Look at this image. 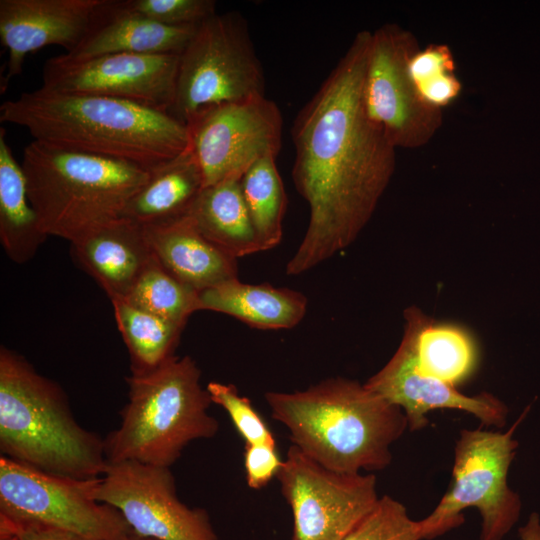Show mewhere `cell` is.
<instances>
[{
	"label": "cell",
	"mask_w": 540,
	"mask_h": 540,
	"mask_svg": "<svg viewBox=\"0 0 540 540\" xmlns=\"http://www.w3.org/2000/svg\"><path fill=\"white\" fill-rule=\"evenodd\" d=\"M372 32L357 33L291 128L292 179L309 222L287 275L303 274L351 245L395 170L396 148L368 117L363 84Z\"/></svg>",
	"instance_id": "6da1fadb"
},
{
	"label": "cell",
	"mask_w": 540,
	"mask_h": 540,
	"mask_svg": "<svg viewBox=\"0 0 540 540\" xmlns=\"http://www.w3.org/2000/svg\"><path fill=\"white\" fill-rule=\"evenodd\" d=\"M1 122L33 140L152 168L189 146L186 124L170 113L89 94L27 91L0 107Z\"/></svg>",
	"instance_id": "7a4b0ae2"
},
{
	"label": "cell",
	"mask_w": 540,
	"mask_h": 540,
	"mask_svg": "<svg viewBox=\"0 0 540 540\" xmlns=\"http://www.w3.org/2000/svg\"><path fill=\"white\" fill-rule=\"evenodd\" d=\"M292 445L322 467L347 474L382 471L391 445L408 429L403 410L365 384L335 377L305 390L265 394Z\"/></svg>",
	"instance_id": "3957f363"
},
{
	"label": "cell",
	"mask_w": 540,
	"mask_h": 540,
	"mask_svg": "<svg viewBox=\"0 0 540 540\" xmlns=\"http://www.w3.org/2000/svg\"><path fill=\"white\" fill-rule=\"evenodd\" d=\"M1 456L75 479L101 477L104 439L75 419L68 397L22 355L0 348Z\"/></svg>",
	"instance_id": "277c9868"
},
{
	"label": "cell",
	"mask_w": 540,
	"mask_h": 540,
	"mask_svg": "<svg viewBox=\"0 0 540 540\" xmlns=\"http://www.w3.org/2000/svg\"><path fill=\"white\" fill-rule=\"evenodd\" d=\"M190 356H174L159 367L126 377L128 402L120 425L104 438L108 463L136 461L169 467L192 441L216 435L219 423Z\"/></svg>",
	"instance_id": "5b68a950"
},
{
	"label": "cell",
	"mask_w": 540,
	"mask_h": 540,
	"mask_svg": "<svg viewBox=\"0 0 540 540\" xmlns=\"http://www.w3.org/2000/svg\"><path fill=\"white\" fill-rule=\"evenodd\" d=\"M21 164L43 230L70 243L121 218L149 176V169L130 162L36 140L25 147Z\"/></svg>",
	"instance_id": "8992f818"
},
{
	"label": "cell",
	"mask_w": 540,
	"mask_h": 540,
	"mask_svg": "<svg viewBox=\"0 0 540 540\" xmlns=\"http://www.w3.org/2000/svg\"><path fill=\"white\" fill-rule=\"evenodd\" d=\"M526 409L505 432L462 429L454 447L451 484L434 510L418 520L422 538L433 539L459 527L462 511L473 507L481 517L479 540H503L517 523L521 498L507 482L518 441L516 428Z\"/></svg>",
	"instance_id": "52a82bcc"
},
{
	"label": "cell",
	"mask_w": 540,
	"mask_h": 540,
	"mask_svg": "<svg viewBox=\"0 0 540 540\" xmlns=\"http://www.w3.org/2000/svg\"><path fill=\"white\" fill-rule=\"evenodd\" d=\"M265 78L243 16L216 13L199 24L180 54L169 113L186 124L197 111L265 95Z\"/></svg>",
	"instance_id": "ba28073f"
},
{
	"label": "cell",
	"mask_w": 540,
	"mask_h": 540,
	"mask_svg": "<svg viewBox=\"0 0 540 540\" xmlns=\"http://www.w3.org/2000/svg\"><path fill=\"white\" fill-rule=\"evenodd\" d=\"M99 480L58 476L0 456V514L84 540H125L133 532L124 517L95 498Z\"/></svg>",
	"instance_id": "9c48e42d"
},
{
	"label": "cell",
	"mask_w": 540,
	"mask_h": 540,
	"mask_svg": "<svg viewBox=\"0 0 540 540\" xmlns=\"http://www.w3.org/2000/svg\"><path fill=\"white\" fill-rule=\"evenodd\" d=\"M276 478L292 511L291 540H344L380 498L374 474L328 470L294 445Z\"/></svg>",
	"instance_id": "30bf717a"
},
{
	"label": "cell",
	"mask_w": 540,
	"mask_h": 540,
	"mask_svg": "<svg viewBox=\"0 0 540 540\" xmlns=\"http://www.w3.org/2000/svg\"><path fill=\"white\" fill-rule=\"evenodd\" d=\"M416 37L397 24L371 35L363 84L368 117L395 148L426 145L442 125V111L424 104L408 75L407 64L419 49Z\"/></svg>",
	"instance_id": "8fae6325"
},
{
	"label": "cell",
	"mask_w": 540,
	"mask_h": 540,
	"mask_svg": "<svg viewBox=\"0 0 540 540\" xmlns=\"http://www.w3.org/2000/svg\"><path fill=\"white\" fill-rule=\"evenodd\" d=\"M282 123L279 107L265 95L205 107L193 114L186 122L189 146L204 187L241 179L261 158L277 157Z\"/></svg>",
	"instance_id": "7c38bea8"
},
{
	"label": "cell",
	"mask_w": 540,
	"mask_h": 540,
	"mask_svg": "<svg viewBox=\"0 0 540 540\" xmlns=\"http://www.w3.org/2000/svg\"><path fill=\"white\" fill-rule=\"evenodd\" d=\"M95 498L118 510L131 531L154 540H218L205 509L177 495L169 467L136 461L108 463Z\"/></svg>",
	"instance_id": "4fadbf2b"
},
{
	"label": "cell",
	"mask_w": 540,
	"mask_h": 540,
	"mask_svg": "<svg viewBox=\"0 0 540 540\" xmlns=\"http://www.w3.org/2000/svg\"><path fill=\"white\" fill-rule=\"evenodd\" d=\"M179 59L178 54L118 53L86 59L60 54L45 62L41 87L123 99L169 113Z\"/></svg>",
	"instance_id": "5bb4252c"
},
{
	"label": "cell",
	"mask_w": 540,
	"mask_h": 540,
	"mask_svg": "<svg viewBox=\"0 0 540 540\" xmlns=\"http://www.w3.org/2000/svg\"><path fill=\"white\" fill-rule=\"evenodd\" d=\"M365 386L398 407L406 415L409 431L425 428L427 414L436 409L470 413L483 425L502 428L508 407L489 392L469 396L456 387L421 374L415 365L414 330L405 321L401 342L389 361L365 383Z\"/></svg>",
	"instance_id": "9a60e30c"
},
{
	"label": "cell",
	"mask_w": 540,
	"mask_h": 540,
	"mask_svg": "<svg viewBox=\"0 0 540 540\" xmlns=\"http://www.w3.org/2000/svg\"><path fill=\"white\" fill-rule=\"evenodd\" d=\"M101 0H0V40L8 51L3 93L22 72L25 57L42 47L72 51L87 31Z\"/></svg>",
	"instance_id": "2e32d148"
},
{
	"label": "cell",
	"mask_w": 540,
	"mask_h": 540,
	"mask_svg": "<svg viewBox=\"0 0 540 540\" xmlns=\"http://www.w3.org/2000/svg\"><path fill=\"white\" fill-rule=\"evenodd\" d=\"M197 26L170 27L127 9L122 0H101L72 59L105 54L180 55Z\"/></svg>",
	"instance_id": "e0dca14e"
},
{
	"label": "cell",
	"mask_w": 540,
	"mask_h": 540,
	"mask_svg": "<svg viewBox=\"0 0 540 540\" xmlns=\"http://www.w3.org/2000/svg\"><path fill=\"white\" fill-rule=\"evenodd\" d=\"M70 244L75 261L111 302L129 295L153 257L144 228L123 217Z\"/></svg>",
	"instance_id": "ac0fdd59"
},
{
	"label": "cell",
	"mask_w": 540,
	"mask_h": 540,
	"mask_svg": "<svg viewBox=\"0 0 540 540\" xmlns=\"http://www.w3.org/2000/svg\"><path fill=\"white\" fill-rule=\"evenodd\" d=\"M143 228L158 261L197 292L238 278V259L207 240L188 216Z\"/></svg>",
	"instance_id": "d6986e66"
},
{
	"label": "cell",
	"mask_w": 540,
	"mask_h": 540,
	"mask_svg": "<svg viewBox=\"0 0 540 540\" xmlns=\"http://www.w3.org/2000/svg\"><path fill=\"white\" fill-rule=\"evenodd\" d=\"M307 305V298L299 291L243 283L239 278L199 293V310L223 313L265 330L295 327L304 318Z\"/></svg>",
	"instance_id": "ffe728a7"
},
{
	"label": "cell",
	"mask_w": 540,
	"mask_h": 540,
	"mask_svg": "<svg viewBox=\"0 0 540 540\" xmlns=\"http://www.w3.org/2000/svg\"><path fill=\"white\" fill-rule=\"evenodd\" d=\"M203 187L200 166L188 146L177 156L149 168L146 182L131 197L122 217L142 227L177 220L187 216Z\"/></svg>",
	"instance_id": "44dd1931"
},
{
	"label": "cell",
	"mask_w": 540,
	"mask_h": 540,
	"mask_svg": "<svg viewBox=\"0 0 540 540\" xmlns=\"http://www.w3.org/2000/svg\"><path fill=\"white\" fill-rule=\"evenodd\" d=\"M241 179L204 187L187 216L196 229L233 258L264 251L241 190Z\"/></svg>",
	"instance_id": "7402d4cb"
},
{
	"label": "cell",
	"mask_w": 540,
	"mask_h": 540,
	"mask_svg": "<svg viewBox=\"0 0 540 540\" xmlns=\"http://www.w3.org/2000/svg\"><path fill=\"white\" fill-rule=\"evenodd\" d=\"M414 330V358L417 370L453 387L466 381L478 364V350L463 327L435 322L418 307L404 312Z\"/></svg>",
	"instance_id": "603a6c76"
},
{
	"label": "cell",
	"mask_w": 540,
	"mask_h": 540,
	"mask_svg": "<svg viewBox=\"0 0 540 540\" xmlns=\"http://www.w3.org/2000/svg\"><path fill=\"white\" fill-rule=\"evenodd\" d=\"M48 235L43 230L27 190L22 164L14 157L0 129V241L8 258L30 261Z\"/></svg>",
	"instance_id": "cb8c5ba5"
},
{
	"label": "cell",
	"mask_w": 540,
	"mask_h": 540,
	"mask_svg": "<svg viewBox=\"0 0 540 540\" xmlns=\"http://www.w3.org/2000/svg\"><path fill=\"white\" fill-rule=\"evenodd\" d=\"M111 303L118 330L130 356L131 373L153 370L175 356L183 326L124 299Z\"/></svg>",
	"instance_id": "d4e9b609"
},
{
	"label": "cell",
	"mask_w": 540,
	"mask_h": 540,
	"mask_svg": "<svg viewBox=\"0 0 540 540\" xmlns=\"http://www.w3.org/2000/svg\"><path fill=\"white\" fill-rule=\"evenodd\" d=\"M240 183L251 222L264 251L276 247L282 239V222L287 206L276 157L269 155L255 162Z\"/></svg>",
	"instance_id": "484cf974"
},
{
	"label": "cell",
	"mask_w": 540,
	"mask_h": 540,
	"mask_svg": "<svg viewBox=\"0 0 540 540\" xmlns=\"http://www.w3.org/2000/svg\"><path fill=\"white\" fill-rule=\"evenodd\" d=\"M124 300L183 327L199 310V292L175 277L154 255Z\"/></svg>",
	"instance_id": "4316f807"
},
{
	"label": "cell",
	"mask_w": 540,
	"mask_h": 540,
	"mask_svg": "<svg viewBox=\"0 0 540 540\" xmlns=\"http://www.w3.org/2000/svg\"><path fill=\"white\" fill-rule=\"evenodd\" d=\"M407 70L418 97L431 108L442 111L462 93L455 57L447 44L430 43L419 48L409 58Z\"/></svg>",
	"instance_id": "83f0119b"
},
{
	"label": "cell",
	"mask_w": 540,
	"mask_h": 540,
	"mask_svg": "<svg viewBox=\"0 0 540 540\" xmlns=\"http://www.w3.org/2000/svg\"><path fill=\"white\" fill-rule=\"evenodd\" d=\"M344 540H423L418 520L389 495L379 498L373 509Z\"/></svg>",
	"instance_id": "f1b7e54d"
},
{
	"label": "cell",
	"mask_w": 540,
	"mask_h": 540,
	"mask_svg": "<svg viewBox=\"0 0 540 540\" xmlns=\"http://www.w3.org/2000/svg\"><path fill=\"white\" fill-rule=\"evenodd\" d=\"M212 403L222 407L229 415L245 444L276 446L274 436L250 400L241 396L233 384L210 382L206 386Z\"/></svg>",
	"instance_id": "f546056e"
},
{
	"label": "cell",
	"mask_w": 540,
	"mask_h": 540,
	"mask_svg": "<svg viewBox=\"0 0 540 540\" xmlns=\"http://www.w3.org/2000/svg\"><path fill=\"white\" fill-rule=\"evenodd\" d=\"M130 11L170 27L198 26L216 14L213 0H122Z\"/></svg>",
	"instance_id": "4dcf8cb0"
},
{
	"label": "cell",
	"mask_w": 540,
	"mask_h": 540,
	"mask_svg": "<svg viewBox=\"0 0 540 540\" xmlns=\"http://www.w3.org/2000/svg\"><path fill=\"white\" fill-rule=\"evenodd\" d=\"M282 462L276 446L245 444L244 468L247 485L256 490L265 487L277 476Z\"/></svg>",
	"instance_id": "1f68e13d"
},
{
	"label": "cell",
	"mask_w": 540,
	"mask_h": 540,
	"mask_svg": "<svg viewBox=\"0 0 540 540\" xmlns=\"http://www.w3.org/2000/svg\"><path fill=\"white\" fill-rule=\"evenodd\" d=\"M13 528L17 540H84L72 533L49 527L43 524L11 519L0 514Z\"/></svg>",
	"instance_id": "d6a6232c"
},
{
	"label": "cell",
	"mask_w": 540,
	"mask_h": 540,
	"mask_svg": "<svg viewBox=\"0 0 540 540\" xmlns=\"http://www.w3.org/2000/svg\"><path fill=\"white\" fill-rule=\"evenodd\" d=\"M518 536L520 540H540V516L537 512H532L526 523L519 527Z\"/></svg>",
	"instance_id": "836d02e7"
},
{
	"label": "cell",
	"mask_w": 540,
	"mask_h": 540,
	"mask_svg": "<svg viewBox=\"0 0 540 540\" xmlns=\"http://www.w3.org/2000/svg\"><path fill=\"white\" fill-rule=\"evenodd\" d=\"M0 540H17L13 528L3 517H0Z\"/></svg>",
	"instance_id": "e575fe53"
},
{
	"label": "cell",
	"mask_w": 540,
	"mask_h": 540,
	"mask_svg": "<svg viewBox=\"0 0 540 540\" xmlns=\"http://www.w3.org/2000/svg\"><path fill=\"white\" fill-rule=\"evenodd\" d=\"M125 540H154V539H151V538H144V537H140V536H137L135 535L134 533L129 536L127 539Z\"/></svg>",
	"instance_id": "d590c367"
}]
</instances>
